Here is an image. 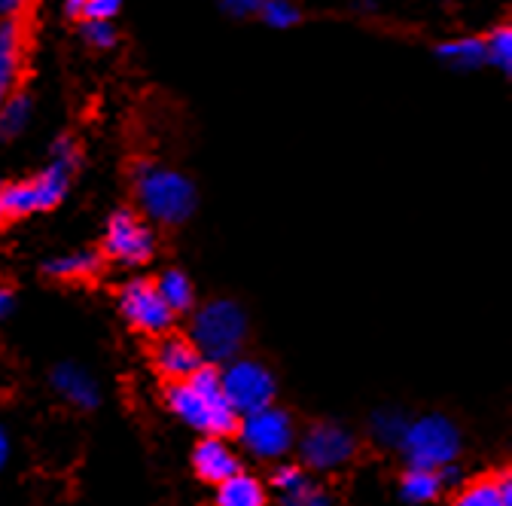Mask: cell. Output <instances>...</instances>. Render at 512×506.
<instances>
[{
  "label": "cell",
  "mask_w": 512,
  "mask_h": 506,
  "mask_svg": "<svg viewBox=\"0 0 512 506\" xmlns=\"http://www.w3.org/2000/svg\"><path fill=\"white\" fill-rule=\"evenodd\" d=\"M220 388L235 409V415H250L266 409L275 400V375L256 360H235L220 375Z\"/></svg>",
  "instance_id": "obj_6"
},
{
  "label": "cell",
  "mask_w": 512,
  "mask_h": 506,
  "mask_svg": "<svg viewBox=\"0 0 512 506\" xmlns=\"http://www.w3.org/2000/svg\"><path fill=\"white\" fill-rule=\"evenodd\" d=\"M0 211H4V220H22V217L37 214V211H46L37 177L13 180V183L0 186Z\"/></svg>",
  "instance_id": "obj_12"
},
{
  "label": "cell",
  "mask_w": 512,
  "mask_h": 506,
  "mask_svg": "<svg viewBox=\"0 0 512 506\" xmlns=\"http://www.w3.org/2000/svg\"><path fill=\"white\" fill-rule=\"evenodd\" d=\"M260 13H263V19H266L269 25H275V28H290V25L299 22V10L290 7L287 0H266Z\"/></svg>",
  "instance_id": "obj_22"
},
{
  "label": "cell",
  "mask_w": 512,
  "mask_h": 506,
  "mask_svg": "<svg viewBox=\"0 0 512 506\" xmlns=\"http://www.w3.org/2000/svg\"><path fill=\"white\" fill-rule=\"evenodd\" d=\"M156 290L159 296L165 299V305L177 314V311H189L192 302H196V293H192V284L183 272L177 269H168L159 281H156Z\"/></svg>",
  "instance_id": "obj_17"
},
{
  "label": "cell",
  "mask_w": 512,
  "mask_h": 506,
  "mask_svg": "<svg viewBox=\"0 0 512 506\" xmlns=\"http://www.w3.org/2000/svg\"><path fill=\"white\" fill-rule=\"evenodd\" d=\"M156 250V238L144 217L135 211H116L107 223L104 253L122 266H144Z\"/></svg>",
  "instance_id": "obj_7"
},
{
  "label": "cell",
  "mask_w": 512,
  "mask_h": 506,
  "mask_svg": "<svg viewBox=\"0 0 512 506\" xmlns=\"http://www.w3.org/2000/svg\"><path fill=\"white\" fill-rule=\"evenodd\" d=\"M299 449H302V458L311 470L330 473V470L345 467L354 458L357 442L342 424H314L311 430H305Z\"/></svg>",
  "instance_id": "obj_9"
},
{
  "label": "cell",
  "mask_w": 512,
  "mask_h": 506,
  "mask_svg": "<svg viewBox=\"0 0 512 506\" xmlns=\"http://www.w3.org/2000/svg\"><path fill=\"white\" fill-rule=\"evenodd\" d=\"M156 366L171 382H183L196 369H202V354L186 336H162L156 345Z\"/></svg>",
  "instance_id": "obj_10"
},
{
  "label": "cell",
  "mask_w": 512,
  "mask_h": 506,
  "mask_svg": "<svg viewBox=\"0 0 512 506\" xmlns=\"http://www.w3.org/2000/svg\"><path fill=\"white\" fill-rule=\"evenodd\" d=\"M192 464H196V473L205 479V482H226L229 476H235L241 467H238V458L235 452L223 442V436H208L196 446V455H192Z\"/></svg>",
  "instance_id": "obj_11"
},
{
  "label": "cell",
  "mask_w": 512,
  "mask_h": 506,
  "mask_svg": "<svg viewBox=\"0 0 512 506\" xmlns=\"http://www.w3.org/2000/svg\"><path fill=\"white\" fill-rule=\"evenodd\" d=\"M247 336L244 311L229 299H214L192 318V345L208 360H229L241 351Z\"/></svg>",
  "instance_id": "obj_3"
},
{
  "label": "cell",
  "mask_w": 512,
  "mask_h": 506,
  "mask_svg": "<svg viewBox=\"0 0 512 506\" xmlns=\"http://www.w3.org/2000/svg\"><path fill=\"white\" fill-rule=\"evenodd\" d=\"M287 506H333V500L327 494H320V491H311L305 488L302 494L296 497H287Z\"/></svg>",
  "instance_id": "obj_27"
},
{
  "label": "cell",
  "mask_w": 512,
  "mask_h": 506,
  "mask_svg": "<svg viewBox=\"0 0 512 506\" xmlns=\"http://www.w3.org/2000/svg\"><path fill=\"white\" fill-rule=\"evenodd\" d=\"M403 497L412 500V503H427L433 500L439 491H442V479L436 470H421V467H409L406 476H403V485H400Z\"/></svg>",
  "instance_id": "obj_18"
},
{
  "label": "cell",
  "mask_w": 512,
  "mask_h": 506,
  "mask_svg": "<svg viewBox=\"0 0 512 506\" xmlns=\"http://www.w3.org/2000/svg\"><path fill=\"white\" fill-rule=\"evenodd\" d=\"M43 0H0V16H22L25 22L37 25V10H40Z\"/></svg>",
  "instance_id": "obj_25"
},
{
  "label": "cell",
  "mask_w": 512,
  "mask_h": 506,
  "mask_svg": "<svg viewBox=\"0 0 512 506\" xmlns=\"http://www.w3.org/2000/svg\"><path fill=\"white\" fill-rule=\"evenodd\" d=\"M10 311H13V290L0 287V321H4Z\"/></svg>",
  "instance_id": "obj_29"
},
{
  "label": "cell",
  "mask_w": 512,
  "mask_h": 506,
  "mask_svg": "<svg viewBox=\"0 0 512 506\" xmlns=\"http://www.w3.org/2000/svg\"><path fill=\"white\" fill-rule=\"evenodd\" d=\"M275 488L284 494V500L287 497H296V494H302L305 488H308V479H305V473L299 470V467H281L278 473H275Z\"/></svg>",
  "instance_id": "obj_23"
},
{
  "label": "cell",
  "mask_w": 512,
  "mask_h": 506,
  "mask_svg": "<svg viewBox=\"0 0 512 506\" xmlns=\"http://www.w3.org/2000/svg\"><path fill=\"white\" fill-rule=\"evenodd\" d=\"M226 10L235 13V16H253V13H260L266 0H223Z\"/></svg>",
  "instance_id": "obj_28"
},
{
  "label": "cell",
  "mask_w": 512,
  "mask_h": 506,
  "mask_svg": "<svg viewBox=\"0 0 512 506\" xmlns=\"http://www.w3.org/2000/svg\"><path fill=\"white\" fill-rule=\"evenodd\" d=\"M86 40L95 43L98 49H107L116 43V34L107 22H86Z\"/></svg>",
  "instance_id": "obj_26"
},
{
  "label": "cell",
  "mask_w": 512,
  "mask_h": 506,
  "mask_svg": "<svg viewBox=\"0 0 512 506\" xmlns=\"http://www.w3.org/2000/svg\"><path fill=\"white\" fill-rule=\"evenodd\" d=\"M165 400H168V409L183 424L202 430L205 436H226L238 424V415L220 388V375L205 366L196 369L189 378H183V382H174Z\"/></svg>",
  "instance_id": "obj_2"
},
{
  "label": "cell",
  "mask_w": 512,
  "mask_h": 506,
  "mask_svg": "<svg viewBox=\"0 0 512 506\" xmlns=\"http://www.w3.org/2000/svg\"><path fill=\"white\" fill-rule=\"evenodd\" d=\"M238 430H241L244 449L253 458H263V461L284 458L293 449V439H296L293 418L278 406H266V409H256V412L244 415Z\"/></svg>",
  "instance_id": "obj_5"
},
{
  "label": "cell",
  "mask_w": 512,
  "mask_h": 506,
  "mask_svg": "<svg viewBox=\"0 0 512 506\" xmlns=\"http://www.w3.org/2000/svg\"><path fill=\"white\" fill-rule=\"evenodd\" d=\"M512 503V482L503 476L497 479H479L473 485H467L452 506H506Z\"/></svg>",
  "instance_id": "obj_15"
},
{
  "label": "cell",
  "mask_w": 512,
  "mask_h": 506,
  "mask_svg": "<svg viewBox=\"0 0 512 506\" xmlns=\"http://www.w3.org/2000/svg\"><path fill=\"white\" fill-rule=\"evenodd\" d=\"M128 180H132V193L144 217L156 220L159 226H180L196 211V186H192V180L156 162L153 156L138 153L128 159Z\"/></svg>",
  "instance_id": "obj_1"
},
{
  "label": "cell",
  "mask_w": 512,
  "mask_h": 506,
  "mask_svg": "<svg viewBox=\"0 0 512 506\" xmlns=\"http://www.w3.org/2000/svg\"><path fill=\"white\" fill-rule=\"evenodd\" d=\"M445 58L458 61V65H479V61H485V37H467V40H455V43H445L439 49Z\"/></svg>",
  "instance_id": "obj_21"
},
{
  "label": "cell",
  "mask_w": 512,
  "mask_h": 506,
  "mask_svg": "<svg viewBox=\"0 0 512 506\" xmlns=\"http://www.w3.org/2000/svg\"><path fill=\"white\" fill-rule=\"evenodd\" d=\"M400 449H403L409 467L439 473L442 467H448L458 458L461 433L452 421L442 418V415H424L406 427V433L400 439Z\"/></svg>",
  "instance_id": "obj_4"
},
{
  "label": "cell",
  "mask_w": 512,
  "mask_h": 506,
  "mask_svg": "<svg viewBox=\"0 0 512 506\" xmlns=\"http://www.w3.org/2000/svg\"><path fill=\"white\" fill-rule=\"evenodd\" d=\"M119 308L125 314V321L135 330L147 333V336H162L171 330L174 311L165 305V299L156 290V281L147 278H135L128 281L119 293Z\"/></svg>",
  "instance_id": "obj_8"
},
{
  "label": "cell",
  "mask_w": 512,
  "mask_h": 506,
  "mask_svg": "<svg viewBox=\"0 0 512 506\" xmlns=\"http://www.w3.org/2000/svg\"><path fill=\"white\" fill-rule=\"evenodd\" d=\"M406 427H409V421H406L403 412H397V409H384V412H378V415L372 418L375 436H378L381 442H388V446H400V439H403Z\"/></svg>",
  "instance_id": "obj_19"
},
{
  "label": "cell",
  "mask_w": 512,
  "mask_h": 506,
  "mask_svg": "<svg viewBox=\"0 0 512 506\" xmlns=\"http://www.w3.org/2000/svg\"><path fill=\"white\" fill-rule=\"evenodd\" d=\"M485 61H494L497 68L509 71L512 65V28L500 25L494 34L485 37Z\"/></svg>",
  "instance_id": "obj_20"
},
{
  "label": "cell",
  "mask_w": 512,
  "mask_h": 506,
  "mask_svg": "<svg viewBox=\"0 0 512 506\" xmlns=\"http://www.w3.org/2000/svg\"><path fill=\"white\" fill-rule=\"evenodd\" d=\"M83 7H86V0H64V10H68V16H71L74 22L83 19Z\"/></svg>",
  "instance_id": "obj_30"
},
{
  "label": "cell",
  "mask_w": 512,
  "mask_h": 506,
  "mask_svg": "<svg viewBox=\"0 0 512 506\" xmlns=\"http://www.w3.org/2000/svg\"><path fill=\"white\" fill-rule=\"evenodd\" d=\"M217 506H266V488L250 473H235L226 482H220Z\"/></svg>",
  "instance_id": "obj_14"
},
{
  "label": "cell",
  "mask_w": 512,
  "mask_h": 506,
  "mask_svg": "<svg viewBox=\"0 0 512 506\" xmlns=\"http://www.w3.org/2000/svg\"><path fill=\"white\" fill-rule=\"evenodd\" d=\"M101 266V257L92 250H80V253H71V257H58L46 266L49 275L55 278H64V281H83V278H92Z\"/></svg>",
  "instance_id": "obj_16"
},
{
  "label": "cell",
  "mask_w": 512,
  "mask_h": 506,
  "mask_svg": "<svg viewBox=\"0 0 512 506\" xmlns=\"http://www.w3.org/2000/svg\"><path fill=\"white\" fill-rule=\"evenodd\" d=\"M52 388L80 409H92L98 403V388L89 378V372H83L74 363H64L52 372Z\"/></svg>",
  "instance_id": "obj_13"
},
{
  "label": "cell",
  "mask_w": 512,
  "mask_h": 506,
  "mask_svg": "<svg viewBox=\"0 0 512 506\" xmlns=\"http://www.w3.org/2000/svg\"><path fill=\"white\" fill-rule=\"evenodd\" d=\"M122 10V0H86L80 22H110Z\"/></svg>",
  "instance_id": "obj_24"
},
{
  "label": "cell",
  "mask_w": 512,
  "mask_h": 506,
  "mask_svg": "<svg viewBox=\"0 0 512 506\" xmlns=\"http://www.w3.org/2000/svg\"><path fill=\"white\" fill-rule=\"evenodd\" d=\"M0 223H4V211H0Z\"/></svg>",
  "instance_id": "obj_32"
},
{
  "label": "cell",
  "mask_w": 512,
  "mask_h": 506,
  "mask_svg": "<svg viewBox=\"0 0 512 506\" xmlns=\"http://www.w3.org/2000/svg\"><path fill=\"white\" fill-rule=\"evenodd\" d=\"M7 436H4V430H0V467H4V461H7Z\"/></svg>",
  "instance_id": "obj_31"
}]
</instances>
